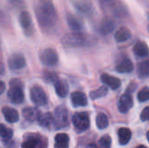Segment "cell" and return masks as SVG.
Wrapping results in <instances>:
<instances>
[{
	"instance_id": "7",
	"label": "cell",
	"mask_w": 149,
	"mask_h": 148,
	"mask_svg": "<svg viewBox=\"0 0 149 148\" xmlns=\"http://www.w3.org/2000/svg\"><path fill=\"white\" fill-rule=\"evenodd\" d=\"M30 96H31V101L36 106H45L48 102L47 96H46L45 91L40 86H38V85L33 86L31 89Z\"/></svg>"
},
{
	"instance_id": "3",
	"label": "cell",
	"mask_w": 149,
	"mask_h": 148,
	"mask_svg": "<svg viewBox=\"0 0 149 148\" xmlns=\"http://www.w3.org/2000/svg\"><path fill=\"white\" fill-rule=\"evenodd\" d=\"M10 88L8 90V98L14 104H21L24 99V91L21 83L18 80H12L10 84Z\"/></svg>"
},
{
	"instance_id": "40",
	"label": "cell",
	"mask_w": 149,
	"mask_h": 148,
	"mask_svg": "<svg viewBox=\"0 0 149 148\" xmlns=\"http://www.w3.org/2000/svg\"><path fill=\"white\" fill-rule=\"evenodd\" d=\"M147 138H148V142H149V131L148 132V133H147Z\"/></svg>"
},
{
	"instance_id": "34",
	"label": "cell",
	"mask_w": 149,
	"mask_h": 148,
	"mask_svg": "<svg viewBox=\"0 0 149 148\" xmlns=\"http://www.w3.org/2000/svg\"><path fill=\"white\" fill-rule=\"evenodd\" d=\"M141 119L143 121L149 120V106H147L143 109V111L141 112Z\"/></svg>"
},
{
	"instance_id": "12",
	"label": "cell",
	"mask_w": 149,
	"mask_h": 148,
	"mask_svg": "<svg viewBox=\"0 0 149 148\" xmlns=\"http://www.w3.org/2000/svg\"><path fill=\"white\" fill-rule=\"evenodd\" d=\"M100 78H101V81L103 82V84L107 85L113 90L118 89L121 85V82L118 78L111 76L107 73H103Z\"/></svg>"
},
{
	"instance_id": "20",
	"label": "cell",
	"mask_w": 149,
	"mask_h": 148,
	"mask_svg": "<svg viewBox=\"0 0 149 148\" xmlns=\"http://www.w3.org/2000/svg\"><path fill=\"white\" fill-rule=\"evenodd\" d=\"M134 52L137 57H146L149 53L148 46L145 42L139 41L134 46Z\"/></svg>"
},
{
	"instance_id": "24",
	"label": "cell",
	"mask_w": 149,
	"mask_h": 148,
	"mask_svg": "<svg viewBox=\"0 0 149 148\" xmlns=\"http://www.w3.org/2000/svg\"><path fill=\"white\" fill-rule=\"evenodd\" d=\"M38 120L39 125L43 127H50L52 124H54V117L51 113H45L40 114Z\"/></svg>"
},
{
	"instance_id": "31",
	"label": "cell",
	"mask_w": 149,
	"mask_h": 148,
	"mask_svg": "<svg viewBox=\"0 0 149 148\" xmlns=\"http://www.w3.org/2000/svg\"><path fill=\"white\" fill-rule=\"evenodd\" d=\"M138 99L141 102H145L149 100V88L144 87L138 93Z\"/></svg>"
},
{
	"instance_id": "2",
	"label": "cell",
	"mask_w": 149,
	"mask_h": 148,
	"mask_svg": "<svg viewBox=\"0 0 149 148\" xmlns=\"http://www.w3.org/2000/svg\"><path fill=\"white\" fill-rule=\"evenodd\" d=\"M90 44V40L83 33L79 31H73L66 34L62 39V44L65 47H83Z\"/></svg>"
},
{
	"instance_id": "18",
	"label": "cell",
	"mask_w": 149,
	"mask_h": 148,
	"mask_svg": "<svg viewBox=\"0 0 149 148\" xmlns=\"http://www.w3.org/2000/svg\"><path fill=\"white\" fill-rule=\"evenodd\" d=\"M115 28V22L109 17H107L103 19V21L100 24V31L102 34H109L111 33Z\"/></svg>"
},
{
	"instance_id": "6",
	"label": "cell",
	"mask_w": 149,
	"mask_h": 148,
	"mask_svg": "<svg viewBox=\"0 0 149 148\" xmlns=\"http://www.w3.org/2000/svg\"><path fill=\"white\" fill-rule=\"evenodd\" d=\"M19 23L23 29L24 34L28 37H31L34 33V26L32 23V18L29 12L24 10L19 15Z\"/></svg>"
},
{
	"instance_id": "8",
	"label": "cell",
	"mask_w": 149,
	"mask_h": 148,
	"mask_svg": "<svg viewBox=\"0 0 149 148\" xmlns=\"http://www.w3.org/2000/svg\"><path fill=\"white\" fill-rule=\"evenodd\" d=\"M46 142L43 139V136L39 135H29L22 144V148H45Z\"/></svg>"
},
{
	"instance_id": "15",
	"label": "cell",
	"mask_w": 149,
	"mask_h": 148,
	"mask_svg": "<svg viewBox=\"0 0 149 148\" xmlns=\"http://www.w3.org/2000/svg\"><path fill=\"white\" fill-rule=\"evenodd\" d=\"M115 70L120 73H130L134 71V64L129 58H126L116 65Z\"/></svg>"
},
{
	"instance_id": "32",
	"label": "cell",
	"mask_w": 149,
	"mask_h": 148,
	"mask_svg": "<svg viewBox=\"0 0 149 148\" xmlns=\"http://www.w3.org/2000/svg\"><path fill=\"white\" fill-rule=\"evenodd\" d=\"M113 12L116 16L118 17H121V16H125L126 14V8L124 5L120 4V3H117L114 7H113Z\"/></svg>"
},
{
	"instance_id": "37",
	"label": "cell",
	"mask_w": 149,
	"mask_h": 148,
	"mask_svg": "<svg viewBox=\"0 0 149 148\" xmlns=\"http://www.w3.org/2000/svg\"><path fill=\"white\" fill-rule=\"evenodd\" d=\"M86 148H98V147H97V145H96V144H94V143H92V144H89V145H87Z\"/></svg>"
},
{
	"instance_id": "27",
	"label": "cell",
	"mask_w": 149,
	"mask_h": 148,
	"mask_svg": "<svg viewBox=\"0 0 149 148\" xmlns=\"http://www.w3.org/2000/svg\"><path fill=\"white\" fill-rule=\"evenodd\" d=\"M96 124L100 129L107 128L108 126V124H109L107 116L103 113H100L96 117Z\"/></svg>"
},
{
	"instance_id": "26",
	"label": "cell",
	"mask_w": 149,
	"mask_h": 148,
	"mask_svg": "<svg viewBox=\"0 0 149 148\" xmlns=\"http://www.w3.org/2000/svg\"><path fill=\"white\" fill-rule=\"evenodd\" d=\"M137 73L141 78H146L149 76V60L139 63L137 66Z\"/></svg>"
},
{
	"instance_id": "5",
	"label": "cell",
	"mask_w": 149,
	"mask_h": 148,
	"mask_svg": "<svg viewBox=\"0 0 149 148\" xmlns=\"http://www.w3.org/2000/svg\"><path fill=\"white\" fill-rule=\"evenodd\" d=\"M72 124L78 132H84L90 126L89 114L85 112L77 113L72 116Z\"/></svg>"
},
{
	"instance_id": "9",
	"label": "cell",
	"mask_w": 149,
	"mask_h": 148,
	"mask_svg": "<svg viewBox=\"0 0 149 148\" xmlns=\"http://www.w3.org/2000/svg\"><path fill=\"white\" fill-rule=\"evenodd\" d=\"M40 59L45 65L54 66L57 65L58 61V53L53 49L47 48L44 50V51L41 53Z\"/></svg>"
},
{
	"instance_id": "30",
	"label": "cell",
	"mask_w": 149,
	"mask_h": 148,
	"mask_svg": "<svg viewBox=\"0 0 149 148\" xmlns=\"http://www.w3.org/2000/svg\"><path fill=\"white\" fill-rule=\"evenodd\" d=\"M111 144H112V140L108 134L102 136L100 140H99V145L101 148H110Z\"/></svg>"
},
{
	"instance_id": "11",
	"label": "cell",
	"mask_w": 149,
	"mask_h": 148,
	"mask_svg": "<svg viewBox=\"0 0 149 148\" xmlns=\"http://www.w3.org/2000/svg\"><path fill=\"white\" fill-rule=\"evenodd\" d=\"M134 106V100L130 94H123L118 103V109L121 113H127Z\"/></svg>"
},
{
	"instance_id": "1",
	"label": "cell",
	"mask_w": 149,
	"mask_h": 148,
	"mask_svg": "<svg viewBox=\"0 0 149 148\" xmlns=\"http://www.w3.org/2000/svg\"><path fill=\"white\" fill-rule=\"evenodd\" d=\"M35 14L42 30L52 31L57 25L58 15L52 0H38L35 5Z\"/></svg>"
},
{
	"instance_id": "14",
	"label": "cell",
	"mask_w": 149,
	"mask_h": 148,
	"mask_svg": "<svg viewBox=\"0 0 149 148\" xmlns=\"http://www.w3.org/2000/svg\"><path fill=\"white\" fill-rule=\"evenodd\" d=\"M72 104L74 107L78 106H86L87 105V98L85 93L81 92H72L71 95Z\"/></svg>"
},
{
	"instance_id": "4",
	"label": "cell",
	"mask_w": 149,
	"mask_h": 148,
	"mask_svg": "<svg viewBox=\"0 0 149 148\" xmlns=\"http://www.w3.org/2000/svg\"><path fill=\"white\" fill-rule=\"evenodd\" d=\"M54 125L57 129H61V128H65L68 126L69 125L68 111L65 106H59L55 109Z\"/></svg>"
},
{
	"instance_id": "17",
	"label": "cell",
	"mask_w": 149,
	"mask_h": 148,
	"mask_svg": "<svg viewBox=\"0 0 149 148\" xmlns=\"http://www.w3.org/2000/svg\"><path fill=\"white\" fill-rule=\"evenodd\" d=\"M23 116L28 121L38 120L40 116V111L35 107H26L23 110Z\"/></svg>"
},
{
	"instance_id": "41",
	"label": "cell",
	"mask_w": 149,
	"mask_h": 148,
	"mask_svg": "<svg viewBox=\"0 0 149 148\" xmlns=\"http://www.w3.org/2000/svg\"><path fill=\"white\" fill-rule=\"evenodd\" d=\"M148 20H149V17H148ZM148 31H149V23H148Z\"/></svg>"
},
{
	"instance_id": "10",
	"label": "cell",
	"mask_w": 149,
	"mask_h": 148,
	"mask_svg": "<svg viewBox=\"0 0 149 148\" xmlns=\"http://www.w3.org/2000/svg\"><path fill=\"white\" fill-rule=\"evenodd\" d=\"M9 67L11 70H21L26 65V60L24 57L20 53H15L10 56L8 61Z\"/></svg>"
},
{
	"instance_id": "33",
	"label": "cell",
	"mask_w": 149,
	"mask_h": 148,
	"mask_svg": "<svg viewBox=\"0 0 149 148\" xmlns=\"http://www.w3.org/2000/svg\"><path fill=\"white\" fill-rule=\"evenodd\" d=\"M44 79L46 82H56L58 81V76L53 72H47L44 73Z\"/></svg>"
},
{
	"instance_id": "29",
	"label": "cell",
	"mask_w": 149,
	"mask_h": 148,
	"mask_svg": "<svg viewBox=\"0 0 149 148\" xmlns=\"http://www.w3.org/2000/svg\"><path fill=\"white\" fill-rule=\"evenodd\" d=\"M0 134H1V139L3 141H8L11 140L12 138V130L10 128L6 127L4 125H1V129H0Z\"/></svg>"
},
{
	"instance_id": "36",
	"label": "cell",
	"mask_w": 149,
	"mask_h": 148,
	"mask_svg": "<svg viewBox=\"0 0 149 148\" xmlns=\"http://www.w3.org/2000/svg\"><path fill=\"white\" fill-rule=\"evenodd\" d=\"M0 86H1V88H0V93L2 94L4 92V90H5V85H4V83L1 81L0 82Z\"/></svg>"
},
{
	"instance_id": "25",
	"label": "cell",
	"mask_w": 149,
	"mask_h": 148,
	"mask_svg": "<svg viewBox=\"0 0 149 148\" xmlns=\"http://www.w3.org/2000/svg\"><path fill=\"white\" fill-rule=\"evenodd\" d=\"M66 22L68 26L73 31H79L82 29V24L80 21L73 15L69 14L66 17Z\"/></svg>"
},
{
	"instance_id": "16",
	"label": "cell",
	"mask_w": 149,
	"mask_h": 148,
	"mask_svg": "<svg viewBox=\"0 0 149 148\" xmlns=\"http://www.w3.org/2000/svg\"><path fill=\"white\" fill-rule=\"evenodd\" d=\"M55 91L56 93L60 98H65L68 95L69 92V85L68 83L64 79H59L55 82Z\"/></svg>"
},
{
	"instance_id": "38",
	"label": "cell",
	"mask_w": 149,
	"mask_h": 148,
	"mask_svg": "<svg viewBox=\"0 0 149 148\" xmlns=\"http://www.w3.org/2000/svg\"><path fill=\"white\" fill-rule=\"evenodd\" d=\"M102 3H111V2H113V0H100Z\"/></svg>"
},
{
	"instance_id": "28",
	"label": "cell",
	"mask_w": 149,
	"mask_h": 148,
	"mask_svg": "<svg viewBox=\"0 0 149 148\" xmlns=\"http://www.w3.org/2000/svg\"><path fill=\"white\" fill-rule=\"evenodd\" d=\"M107 87L103 85V86H100V88H98L97 90L95 91H93L90 92V97L92 99H100V98H102L104 96H106L107 94Z\"/></svg>"
},
{
	"instance_id": "22",
	"label": "cell",
	"mask_w": 149,
	"mask_h": 148,
	"mask_svg": "<svg viewBox=\"0 0 149 148\" xmlns=\"http://www.w3.org/2000/svg\"><path fill=\"white\" fill-rule=\"evenodd\" d=\"M55 148L69 147V136L66 133H58L55 136Z\"/></svg>"
},
{
	"instance_id": "23",
	"label": "cell",
	"mask_w": 149,
	"mask_h": 148,
	"mask_svg": "<svg viewBox=\"0 0 149 148\" xmlns=\"http://www.w3.org/2000/svg\"><path fill=\"white\" fill-rule=\"evenodd\" d=\"M131 37H132L131 31L127 28L122 27L117 31V32L115 33L114 38L117 42L121 43V42H125V41L128 40L129 38H131Z\"/></svg>"
},
{
	"instance_id": "13",
	"label": "cell",
	"mask_w": 149,
	"mask_h": 148,
	"mask_svg": "<svg viewBox=\"0 0 149 148\" xmlns=\"http://www.w3.org/2000/svg\"><path fill=\"white\" fill-rule=\"evenodd\" d=\"M2 113L5 120L9 123H16L19 120V114L17 111L11 107H8V106L3 107Z\"/></svg>"
},
{
	"instance_id": "35",
	"label": "cell",
	"mask_w": 149,
	"mask_h": 148,
	"mask_svg": "<svg viewBox=\"0 0 149 148\" xmlns=\"http://www.w3.org/2000/svg\"><path fill=\"white\" fill-rule=\"evenodd\" d=\"M10 3L13 6H20L23 3V1L22 0H10Z\"/></svg>"
},
{
	"instance_id": "19",
	"label": "cell",
	"mask_w": 149,
	"mask_h": 148,
	"mask_svg": "<svg viewBox=\"0 0 149 148\" xmlns=\"http://www.w3.org/2000/svg\"><path fill=\"white\" fill-rule=\"evenodd\" d=\"M74 4L81 13L90 14L93 10V5L89 0H76Z\"/></svg>"
},
{
	"instance_id": "21",
	"label": "cell",
	"mask_w": 149,
	"mask_h": 148,
	"mask_svg": "<svg viewBox=\"0 0 149 148\" xmlns=\"http://www.w3.org/2000/svg\"><path fill=\"white\" fill-rule=\"evenodd\" d=\"M118 135H119V142L120 145L125 146L127 145L132 137V133L129 128L127 127H121L118 131Z\"/></svg>"
},
{
	"instance_id": "39",
	"label": "cell",
	"mask_w": 149,
	"mask_h": 148,
	"mask_svg": "<svg viewBox=\"0 0 149 148\" xmlns=\"http://www.w3.org/2000/svg\"><path fill=\"white\" fill-rule=\"evenodd\" d=\"M136 148H148V147H146L145 146H139V147H137Z\"/></svg>"
}]
</instances>
